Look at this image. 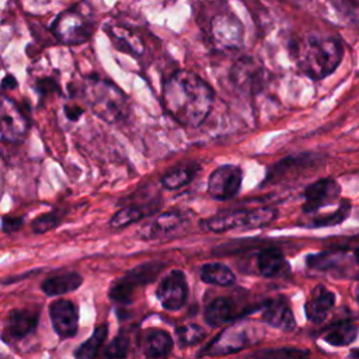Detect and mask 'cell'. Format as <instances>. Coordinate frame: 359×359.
Masks as SVG:
<instances>
[{"mask_svg": "<svg viewBox=\"0 0 359 359\" xmlns=\"http://www.w3.org/2000/svg\"><path fill=\"white\" fill-rule=\"evenodd\" d=\"M212 87L196 73L174 72L163 87V105L168 115L184 126L196 128L208 118L213 105Z\"/></svg>", "mask_w": 359, "mask_h": 359, "instance_id": "obj_1", "label": "cell"}, {"mask_svg": "<svg viewBox=\"0 0 359 359\" xmlns=\"http://www.w3.org/2000/svg\"><path fill=\"white\" fill-rule=\"evenodd\" d=\"M293 56L299 69L313 80H321L335 72L344 56L338 38L307 35L293 43Z\"/></svg>", "mask_w": 359, "mask_h": 359, "instance_id": "obj_2", "label": "cell"}, {"mask_svg": "<svg viewBox=\"0 0 359 359\" xmlns=\"http://www.w3.org/2000/svg\"><path fill=\"white\" fill-rule=\"evenodd\" d=\"M94 8L88 1H80L56 15L50 25L55 38L65 45H81L87 42L95 29Z\"/></svg>", "mask_w": 359, "mask_h": 359, "instance_id": "obj_3", "label": "cell"}, {"mask_svg": "<svg viewBox=\"0 0 359 359\" xmlns=\"http://www.w3.org/2000/svg\"><path fill=\"white\" fill-rule=\"evenodd\" d=\"M84 93L91 111L107 122L123 119L126 114V98L112 83L93 77L87 80Z\"/></svg>", "mask_w": 359, "mask_h": 359, "instance_id": "obj_4", "label": "cell"}, {"mask_svg": "<svg viewBox=\"0 0 359 359\" xmlns=\"http://www.w3.org/2000/svg\"><path fill=\"white\" fill-rule=\"evenodd\" d=\"M278 217V210L275 208L262 206L255 209H234L220 212L203 222V226L209 231L223 233L233 229L244 227V229H257L271 224Z\"/></svg>", "mask_w": 359, "mask_h": 359, "instance_id": "obj_5", "label": "cell"}, {"mask_svg": "<svg viewBox=\"0 0 359 359\" xmlns=\"http://www.w3.org/2000/svg\"><path fill=\"white\" fill-rule=\"evenodd\" d=\"M164 262L150 261L132 268L109 286V299L116 303H130L135 297V293L143 286L151 283L164 269Z\"/></svg>", "mask_w": 359, "mask_h": 359, "instance_id": "obj_6", "label": "cell"}, {"mask_svg": "<svg viewBox=\"0 0 359 359\" xmlns=\"http://www.w3.org/2000/svg\"><path fill=\"white\" fill-rule=\"evenodd\" d=\"M209 38L219 50H236L244 42V25L241 20L229 8L217 10L209 20Z\"/></svg>", "mask_w": 359, "mask_h": 359, "instance_id": "obj_7", "label": "cell"}, {"mask_svg": "<svg viewBox=\"0 0 359 359\" xmlns=\"http://www.w3.org/2000/svg\"><path fill=\"white\" fill-rule=\"evenodd\" d=\"M243 182V171L238 165L226 164L217 167L208 180V192L213 199L229 201L234 198Z\"/></svg>", "mask_w": 359, "mask_h": 359, "instance_id": "obj_8", "label": "cell"}, {"mask_svg": "<svg viewBox=\"0 0 359 359\" xmlns=\"http://www.w3.org/2000/svg\"><path fill=\"white\" fill-rule=\"evenodd\" d=\"M188 290L185 273L181 269H172L160 280L156 296L165 310L177 311L185 304Z\"/></svg>", "mask_w": 359, "mask_h": 359, "instance_id": "obj_9", "label": "cell"}, {"mask_svg": "<svg viewBox=\"0 0 359 359\" xmlns=\"http://www.w3.org/2000/svg\"><path fill=\"white\" fill-rule=\"evenodd\" d=\"M28 130V121L15 102L7 97L1 98L0 135L3 142H21Z\"/></svg>", "mask_w": 359, "mask_h": 359, "instance_id": "obj_10", "label": "cell"}, {"mask_svg": "<svg viewBox=\"0 0 359 359\" xmlns=\"http://www.w3.org/2000/svg\"><path fill=\"white\" fill-rule=\"evenodd\" d=\"M341 194V187L334 178H321L307 185L303 196L304 203L302 206L304 213H314L318 209L334 203Z\"/></svg>", "mask_w": 359, "mask_h": 359, "instance_id": "obj_11", "label": "cell"}, {"mask_svg": "<svg viewBox=\"0 0 359 359\" xmlns=\"http://www.w3.org/2000/svg\"><path fill=\"white\" fill-rule=\"evenodd\" d=\"M49 318L60 338H73L79 330V313L70 300L57 299L49 304Z\"/></svg>", "mask_w": 359, "mask_h": 359, "instance_id": "obj_12", "label": "cell"}, {"mask_svg": "<svg viewBox=\"0 0 359 359\" xmlns=\"http://www.w3.org/2000/svg\"><path fill=\"white\" fill-rule=\"evenodd\" d=\"M104 31L107 32L112 45L118 50L128 53L130 56H135V57H139L143 55L144 42L135 28L125 25V24L109 22L104 27Z\"/></svg>", "mask_w": 359, "mask_h": 359, "instance_id": "obj_13", "label": "cell"}, {"mask_svg": "<svg viewBox=\"0 0 359 359\" xmlns=\"http://www.w3.org/2000/svg\"><path fill=\"white\" fill-rule=\"evenodd\" d=\"M38 324V313L28 309H14L7 314L3 339H21L31 334Z\"/></svg>", "mask_w": 359, "mask_h": 359, "instance_id": "obj_14", "label": "cell"}, {"mask_svg": "<svg viewBox=\"0 0 359 359\" xmlns=\"http://www.w3.org/2000/svg\"><path fill=\"white\" fill-rule=\"evenodd\" d=\"M262 320L271 327L279 328L282 331H292L296 327V320L293 311L283 297L271 299L262 306Z\"/></svg>", "mask_w": 359, "mask_h": 359, "instance_id": "obj_15", "label": "cell"}, {"mask_svg": "<svg viewBox=\"0 0 359 359\" xmlns=\"http://www.w3.org/2000/svg\"><path fill=\"white\" fill-rule=\"evenodd\" d=\"M335 304V294L323 285H317L304 304V313L313 324H321Z\"/></svg>", "mask_w": 359, "mask_h": 359, "instance_id": "obj_16", "label": "cell"}, {"mask_svg": "<svg viewBox=\"0 0 359 359\" xmlns=\"http://www.w3.org/2000/svg\"><path fill=\"white\" fill-rule=\"evenodd\" d=\"M248 334L244 327H227L217 335L215 341L208 346V355H227L243 349L248 344Z\"/></svg>", "mask_w": 359, "mask_h": 359, "instance_id": "obj_17", "label": "cell"}, {"mask_svg": "<svg viewBox=\"0 0 359 359\" xmlns=\"http://www.w3.org/2000/svg\"><path fill=\"white\" fill-rule=\"evenodd\" d=\"M264 76L262 66L252 57H241L231 69V80L241 88H252L259 86Z\"/></svg>", "mask_w": 359, "mask_h": 359, "instance_id": "obj_18", "label": "cell"}, {"mask_svg": "<svg viewBox=\"0 0 359 359\" xmlns=\"http://www.w3.org/2000/svg\"><path fill=\"white\" fill-rule=\"evenodd\" d=\"M237 309L236 303L230 297H216L213 299L203 311L205 323L210 327L224 325L236 318Z\"/></svg>", "mask_w": 359, "mask_h": 359, "instance_id": "obj_19", "label": "cell"}, {"mask_svg": "<svg viewBox=\"0 0 359 359\" xmlns=\"http://www.w3.org/2000/svg\"><path fill=\"white\" fill-rule=\"evenodd\" d=\"M358 334L359 327L352 320L342 318L324 330L323 339L332 346H348L356 339Z\"/></svg>", "mask_w": 359, "mask_h": 359, "instance_id": "obj_20", "label": "cell"}, {"mask_svg": "<svg viewBox=\"0 0 359 359\" xmlns=\"http://www.w3.org/2000/svg\"><path fill=\"white\" fill-rule=\"evenodd\" d=\"M258 272L265 278H275L283 273L289 265L283 252L276 247H265L257 257Z\"/></svg>", "mask_w": 359, "mask_h": 359, "instance_id": "obj_21", "label": "cell"}, {"mask_svg": "<svg viewBox=\"0 0 359 359\" xmlns=\"http://www.w3.org/2000/svg\"><path fill=\"white\" fill-rule=\"evenodd\" d=\"M172 344H174L172 338L167 331L160 328H153L144 334L142 348H143L144 356L161 358L171 352Z\"/></svg>", "mask_w": 359, "mask_h": 359, "instance_id": "obj_22", "label": "cell"}, {"mask_svg": "<svg viewBox=\"0 0 359 359\" xmlns=\"http://www.w3.org/2000/svg\"><path fill=\"white\" fill-rule=\"evenodd\" d=\"M83 283V278L76 272H63L45 279L41 285L42 292L46 296H59L79 289Z\"/></svg>", "mask_w": 359, "mask_h": 359, "instance_id": "obj_23", "label": "cell"}, {"mask_svg": "<svg viewBox=\"0 0 359 359\" xmlns=\"http://www.w3.org/2000/svg\"><path fill=\"white\" fill-rule=\"evenodd\" d=\"M201 279L209 285L231 286L236 283L234 272L222 262H209L201 268Z\"/></svg>", "mask_w": 359, "mask_h": 359, "instance_id": "obj_24", "label": "cell"}, {"mask_svg": "<svg viewBox=\"0 0 359 359\" xmlns=\"http://www.w3.org/2000/svg\"><path fill=\"white\" fill-rule=\"evenodd\" d=\"M198 170H199V165L194 164V163L175 167V168L167 171L161 177V185L165 189H170V191L182 188V187H185L187 184H189L194 180V177L196 175Z\"/></svg>", "mask_w": 359, "mask_h": 359, "instance_id": "obj_25", "label": "cell"}, {"mask_svg": "<svg viewBox=\"0 0 359 359\" xmlns=\"http://www.w3.org/2000/svg\"><path fill=\"white\" fill-rule=\"evenodd\" d=\"M107 335H108V327L105 324L97 325L95 330L93 331L91 337L87 341H84L74 351V356L80 358V359H93V358H95L98 355V351L102 346Z\"/></svg>", "mask_w": 359, "mask_h": 359, "instance_id": "obj_26", "label": "cell"}, {"mask_svg": "<svg viewBox=\"0 0 359 359\" xmlns=\"http://www.w3.org/2000/svg\"><path fill=\"white\" fill-rule=\"evenodd\" d=\"M182 223V215L180 212L171 210L157 216V219L149 226L147 237H163L175 230Z\"/></svg>", "mask_w": 359, "mask_h": 359, "instance_id": "obj_27", "label": "cell"}, {"mask_svg": "<svg viewBox=\"0 0 359 359\" xmlns=\"http://www.w3.org/2000/svg\"><path fill=\"white\" fill-rule=\"evenodd\" d=\"M146 210L140 206H135V205H129L125 206L123 209L118 210L109 220V226L115 227V229H122L126 227L132 223H136L139 220H142L146 216Z\"/></svg>", "mask_w": 359, "mask_h": 359, "instance_id": "obj_28", "label": "cell"}, {"mask_svg": "<svg viewBox=\"0 0 359 359\" xmlns=\"http://www.w3.org/2000/svg\"><path fill=\"white\" fill-rule=\"evenodd\" d=\"M351 213V203L349 201H341L337 210H334L331 215L327 216H318L313 219L309 224V227H328V226H337L342 223Z\"/></svg>", "mask_w": 359, "mask_h": 359, "instance_id": "obj_29", "label": "cell"}, {"mask_svg": "<svg viewBox=\"0 0 359 359\" xmlns=\"http://www.w3.org/2000/svg\"><path fill=\"white\" fill-rule=\"evenodd\" d=\"M341 259H342V255L339 252L327 251V252L309 255L306 259V264L316 271H331L338 266Z\"/></svg>", "mask_w": 359, "mask_h": 359, "instance_id": "obj_30", "label": "cell"}, {"mask_svg": "<svg viewBox=\"0 0 359 359\" xmlns=\"http://www.w3.org/2000/svg\"><path fill=\"white\" fill-rule=\"evenodd\" d=\"M175 335L178 339V345L181 348H185L201 342L205 337V330L198 324H185L175 328Z\"/></svg>", "mask_w": 359, "mask_h": 359, "instance_id": "obj_31", "label": "cell"}, {"mask_svg": "<svg viewBox=\"0 0 359 359\" xmlns=\"http://www.w3.org/2000/svg\"><path fill=\"white\" fill-rule=\"evenodd\" d=\"M62 217H63V213L59 212V210H52V212L43 213V215H39L31 223L32 224V231L35 234L46 233V231L57 227L62 222Z\"/></svg>", "mask_w": 359, "mask_h": 359, "instance_id": "obj_32", "label": "cell"}, {"mask_svg": "<svg viewBox=\"0 0 359 359\" xmlns=\"http://www.w3.org/2000/svg\"><path fill=\"white\" fill-rule=\"evenodd\" d=\"M129 351V338L126 335H116L104 351L107 358H125Z\"/></svg>", "mask_w": 359, "mask_h": 359, "instance_id": "obj_33", "label": "cell"}, {"mask_svg": "<svg viewBox=\"0 0 359 359\" xmlns=\"http://www.w3.org/2000/svg\"><path fill=\"white\" fill-rule=\"evenodd\" d=\"M24 226L22 216H3L1 229L4 233H15Z\"/></svg>", "mask_w": 359, "mask_h": 359, "instance_id": "obj_34", "label": "cell"}, {"mask_svg": "<svg viewBox=\"0 0 359 359\" xmlns=\"http://www.w3.org/2000/svg\"><path fill=\"white\" fill-rule=\"evenodd\" d=\"M331 3L344 14H353L359 11V0H331Z\"/></svg>", "mask_w": 359, "mask_h": 359, "instance_id": "obj_35", "label": "cell"}, {"mask_svg": "<svg viewBox=\"0 0 359 359\" xmlns=\"http://www.w3.org/2000/svg\"><path fill=\"white\" fill-rule=\"evenodd\" d=\"M35 88L39 94H49V93H53V91H57L59 90V86L57 83L50 79V77H42V79H38L36 83H35Z\"/></svg>", "mask_w": 359, "mask_h": 359, "instance_id": "obj_36", "label": "cell"}, {"mask_svg": "<svg viewBox=\"0 0 359 359\" xmlns=\"http://www.w3.org/2000/svg\"><path fill=\"white\" fill-rule=\"evenodd\" d=\"M264 355H266V356H306V355H309V351L296 349V348H282V349H276V351H268Z\"/></svg>", "mask_w": 359, "mask_h": 359, "instance_id": "obj_37", "label": "cell"}, {"mask_svg": "<svg viewBox=\"0 0 359 359\" xmlns=\"http://www.w3.org/2000/svg\"><path fill=\"white\" fill-rule=\"evenodd\" d=\"M65 112H66V116L72 121H77L80 116H81V108L76 107V105H65Z\"/></svg>", "mask_w": 359, "mask_h": 359, "instance_id": "obj_38", "label": "cell"}, {"mask_svg": "<svg viewBox=\"0 0 359 359\" xmlns=\"http://www.w3.org/2000/svg\"><path fill=\"white\" fill-rule=\"evenodd\" d=\"M17 86H18V83H17V80H15L14 76H11V74H6V76H4L3 83H1L3 90H13V88H15Z\"/></svg>", "mask_w": 359, "mask_h": 359, "instance_id": "obj_39", "label": "cell"}, {"mask_svg": "<svg viewBox=\"0 0 359 359\" xmlns=\"http://www.w3.org/2000/svg\"><path fill=\"white\" fill-rule=\"evenodd\" d=\"M353 296H355V300H356V303L359 304V283L355 286V289H353Z\"/></svg>", "mask_w": 359, "mask_h": 359, "instance_id": "obj_40", "label": "cell"}, {"mask_svg": "<svg viewBox=\"0 0 359 359\" xmlns=\"http://www.w3.org/2000/svg\"><path fill=\"white\" fill-rule=\"evenodd\" d=\"M349 356H353V358H359V348H356V349H352V351L349 352Z\"/></svg>", "mask_w": 359, "mask_h": 359, "instance_id": "obj_41", "label": "cell"}, {"mask_svg": "<svg viewBox=\"0 0 359 359\" xmlns=\"http://www.w3.org/2000/svg\"><path fill=\"white\" fill-rule=\"evenodd\" d=\"M355 259H356V262L359 264V247H356V250H355Z\"/></svg>", "mask_w": 359, "mask_h": 359, "instance_id": "obj_42", "label": "cell"}]
</instances>
